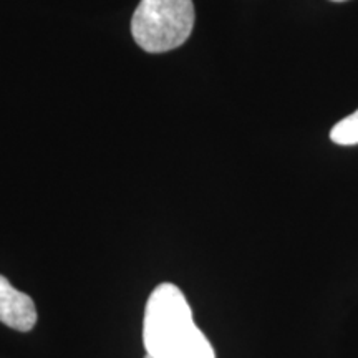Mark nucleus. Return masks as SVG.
<instances>
[{
  "label": "nucleus",
  "instance_id": "20e7f679",
  "mask_svg": "<svg viewBox=\"0 0 358 358\" xmlns=\"http://www.w3.org/2000/svg\"><path fill=\"white\" fill-rule=\"evenodd\" d=\"M330 140L337 145H358V110L338 122L330 131Z\"/></svg>",
  "mask_w": 358,
  "mask_h": 358
},
{
  "label": "nucleus",
  "instance_id": "f03ea898",
  "mask_svg": "<svg viewBox=\"0 0 358 358\" xmlns=\"http://www.w3.org/2000/svg\"><path fill=\"white\" fill-rule=\"evenodd\" d=\"M192 0H141L133 13L131 35L148 53L181 47L194 29Z\"/></svg>",
  "mask_w": 358,
  "mask_h": 358
},
{
  "label": "nucleus",
  "instance_id": "39448f33",
  "mask_svg": "<svg viewBox=\"0 0 358 358\" xmlns=\"http://www.w3.org/2000/svg\"><path fill=\"white\" fill-rule=\"evenodd\" d=\"M332 2H347V0H332Z\"/></svg>",
  "mask_w": 358,
  "mask_h": 358
},
{
  "label": "nucleus",
  "instance_id": "f257e3e1",
  "mask_svg": "<svg viewBox=\"0 0 358 358\" xmlns=\"http://www.w3.org/2000/svg\"><path fill=\"white\" fill-rule=\"evenodd\" d=\"M143 343L148 355L155 358H216L211 342L194 324L186 295L169 282L150 294L143 319Z\"/></svg>",
  "mask_w": 358,
  "mask_h": 358
},
{
  "label": "nucleus",
  "instance_id": "423d86ee",
  "mask_svg": "<svg viewBox=\"0 0 358 358\" xmlns=\"http://www.w3.org/2000/svg\"><path fill=\"white\" fill-rule=\"evenodd\" d=\"M145 358H155V357H151V355H148V353H146V355H145Z\"/></svg>",
  "mask_w": 358,
  "mask_h": 358
},
{
  "label": "nucleus",
  "instance_id": "7ed1b4c3",
  "mask_svg": "<svg viewBox=\"0 0 358 358\" xmlns=\"http://www.w3.org/2000/svg\"><path fill=\"white\" fill-rule=\"evenodd\" d=\"M37 307L30 295L20 292L0 275V322L17 332H30L37 325Z\"/></svg>",
  "mask_w": 358,
  "mask_h": 358
}]
</instances>
